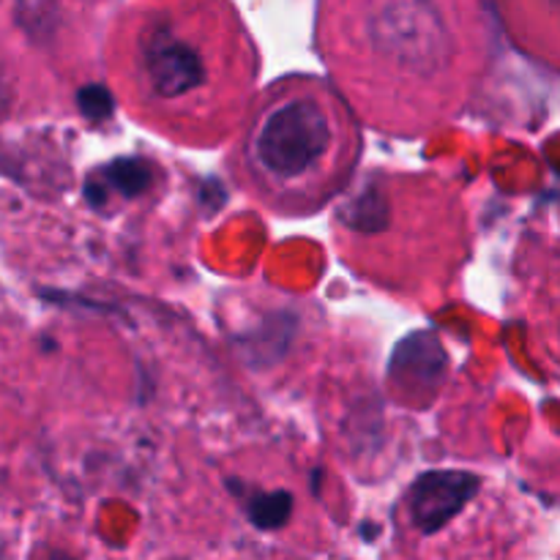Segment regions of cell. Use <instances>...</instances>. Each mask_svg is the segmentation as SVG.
<instances>
[{
	"label": "cell",
	"mask_w": 560,
	"mask_h": 560,
	"mask_svg": "<svg viewBox=\"0 0 560 560\" xmlns=\"http://www.w3.org/2000/svg\"><path fill=\"white\" fill-rule=\"evenodd\" d=\"M331 148V124L323 104L284 98L266 109L252 137L255 164L277 184H301L323 167Z\"/></svg>",
	"instance_id": "obj_1"
},
{
	"label": "cell",
	"mask_w": 560,
	"mask_h": 560,
	"mask_svg": "<svg viewBox=\"0 0 560 560\" xmlns=\"http://www.w3.org/2000/svg\"><path fill=\"white\" fill-rule=\"evenodd\" d=\"M479 481L468 474H430L410 490V520L421 534H435L463 512L476 495Z\"/></svg>",
	"instance_id": "obj_2"
},
{
	"label": "cell",
	"mask_w": 560,
	"mask_h": 560,
	"mask_svg": "<svg viewBox=\"0 0 560 560\" xmlns=\"http://www.w3.org/2000/svg\"><path fill=\"white\" fill-rule=\"evenodd\" d=\"M148 77L159 96H184L200 82V60L178 38H164L148 49Z\"/></svg>",
	"instance_id": "obj_3"
},
{
	"label": "cell",
	"mask_w": 560,
	"mask_h": 560,
	"mask_svg": "<svg viewBox=\"0 0 560 560\" xmlns=\"http://www.w3.org/2000/svg\"><path fill=\"white\" fill-rule=\"evenodd\" d=\"M252 520L260 528H279L290 514V498L288 495H266L257 498L249 509Z\"/></svg>",
	"instance_id": "obj_4"
},
{
	"label": "cell",
	"mask_w": 560,
	"mask_h": 560,
	"mask_svg": "<svg viewBox=\"0 0 560 560\" xmlns=\"http://www.w3.org/2000/svg\"><path fill=\"white\" fill-rule=\"evenodd\" d=\"M11 107V96H9V88H5V82L0 80V120L5 118V113H9Z\"/></svg>",
	"instance_id": "obj_5"
}]
</instances>
